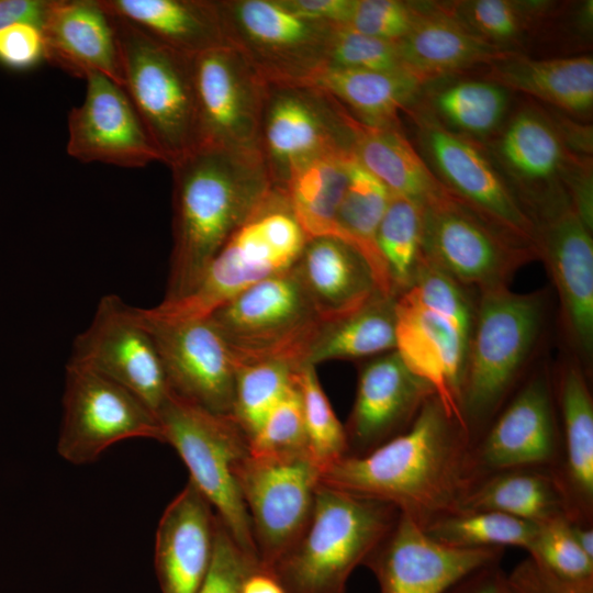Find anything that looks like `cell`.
Instances as JSON below:
<instances>
[{"label": "cell", "mask_w": 593, "mask_h": 593, "mask_svg": "<svg viewBox=\"0 0 593 593\" xmlns=\"http://www.w3.org/2000/svg\"><path fill=\"white\" fill-rule=\"evenodd\" d=\"M472 438L436 394L411 426L367 455L345 456L321 484L394 505L422 528L455 512L473 483Z\"/></svg>", "instance_id": "obj_1"}, {"label": "cell", "mask_w": 593, "mask_h": 593, "mask_svg": "<svg viewBox=\"0 0 593 593\" xmlns=\"http://www.w3.org/2000/svg\"><path fill=\"white\" fill-rule=\"evenodd\" d=\"M172 248L165 298L188 295L276 187L257 148L199 147L170 166Z\"/></svg>", "instance_id": "obj_2"}, {"label": "cell", "mask_w": 593, "mask_h": 593, "mask_svg": "<svg viewBox=\"0 0 593 593\" xmlns=\"http://www.w3.org/2000/svg\"><path fill=\"white\" fill-rule=\"evenodd\" d=\"M546 306L542 291L479 292L460 389V413L472 443L519 380L541 336Z\"/></svg>", "instance_id": "obj_3"}, {"label": "cell", "mask_w": 593, "mask_h": 593, "mask_svg": "<svg viewBox=\"0 0 593 593\" xmlns=\"http://www.w3.org/2000/svg\"><path fill=\"white\" fill-rule=\"evenodd\" d=\"M399 515L390 503L320 484L307 527L268 572L286 593H345Z\"/></svg>", "instance_id": "obj_4"}, {"label": "cell", "mask_w": 593, "mask_h": 593, "mask_svg": "<svg viewBox=\"0 0 593 593\" xmlns=\"http://www.w3.org/2000/svg\"><path fill=\"white\" fill-rule=\"evenodd\" d=\"M305 242L284 190L275 187L215 255L188 295L149 310L171 320L208 317L249 287L292 268Z\"/></svg>", "instance_id": "obj_5"}, {"label": "cell", "mask_w": 593, "mask_h": 593, "mask_svg": "<svg viewBox=\"0 0 593 593\" xmlns=\"http://www.w3.org/2000/svg\"><path fill=\"white\" fill-rule=\"evenodd\" d=\"M208 318L226 344L235 367L281 361L307 363L323 325L294 268L244 290Z\"/></svg>", "instance_id": "obj_6"}, {"label": "cell", "mask_w": 593, "mask_h": 593, "mask_svg": "<svg viewBox=\"0 0 593 593\" xmlns=\"http://www.w3.org/2000/svg\"><path fill=\"white\" fill-rule=\"evenodd\" d=\"M483 146L537 226L572 206V195L592 182L591 156L572 150L538 105L511 112Z\"/></svg>", "instance_id": "obj_7"}, {"label": "cell", "mask_w": 593, "mask_h": 593, "mask_svg": "<svg viewBox=\"0 0 593 593\" xmlns=\"http://www.w3.org/2000/svg\"><path fill=\"white\" fill-rule=\"evenodd\" d=\"M109 15V14H108ZM123 89L159 152L171 166L197 148L190 56L111 16Z\"/></svg>", "instance_id": "obj_8"}, {"label": "cell", "mask_w": 593, "mask_h": 593, "mask_svg": "<svg viewBox=\"0 0 593 593\" xmlns=\"http://www.w3.org/2000/svg\"><path fill=\"white\" fill-rule=\"evenodd\" d=\"M163 443L178 452L190 481L213 507L235 542L258 558L250 519L236 477L249 454V437L232 415L210 412L174 393L157 414Z\"/></svg>", "instance_id": "obj_9"}, {"label": "cell", "mask_w": 593, "mask_h": 593, "mask_svg": "<svg viewBox=\"0 0 593 593\" xmlns=\"http://www.w3.org/2000/svg\"><path fill=\"white\" fill-rule=\"evenodd\" d=\"M405 113L415 126V147L441 186L482 220L538 256L537 225L483 144L447 128L417 100Z\"/></svg>", "instance_id": "obj_10"}, {"label": "cell", "mask_w": 593, "mask_h": 593, "mask_svg": "<svg viewBox=\"0 0 593 593\" xmlns=\"http://www.w3.org/2000/svg\"><path fill=\"white\" fill-rule=\"evenodd\" d=\"M350 113L323 90L301 83L267 82L257 148L273 184L311 160L351 152Z\"/></svg>", "instance_id": "obj_11"}, {"label": "cell", "mask_w": 593, "mask_h": 593, "mask_svg": "<svg viewBox=\"0 0 593 593\" xmlns=\"http://www.w3.org/2000/svg\"><path fill=\"white\" fill-rule=\"evenodd\" d=\"M225 40L267 82L302 83L325 65L334 24L301 18L279 0L217 1Z\"/></svg>", "instance_id": "obj_12"}, {"label": "cell", "mask_w": 593, "mask_h": 593, "mask_svg": "<svg viewBox=\"0 0 593 593\" xmlns=\"http://www.w3.org/2000/svg\"><path fill=\"white\" fill-rule=\"evenodd\" d=\"M259 558L268 571L307 527L321 484L309 454L264 457L248 454L235 468Z\"/></svg>", "instance_id": "obj_13"}, {"label": "cell", "mask_w": 593, "mask_h": 593, "mask_svg": "<svg viewBox=\"0 0 593 593\" xmlns=\"http://www.w3.org/2000/svg\"><path fill=\"white\" fill-rule=\"evenodd\" d=\"M423 208L422 256L465 288L508 287L522 266L538 258L449 192Z\"/></svg>", "instance_id": "obj_14"}, {"label": "cell", "mask_w": 593, "mask_h": 593, "mask_svg": "<svg viewBox=\"0 0 593 593\" xmlns=\"http://www.w3.org/2000/svg\"><path fill=\"white\" fill-rule=\"evenodd\" d=\"M139 437L163 441L157 415L122 385L68 361L57 438L59 456L72 465H87L112 445Z\"/></svg>", "instance_id": "obj_15"}, {"label": "cell", "mask_w": 593, "mask_h": 593, "mask_svg": "<svg viewBox=\"0 0 593 593\" xmlns=\"http://www.w3.org/2000/svg\"><path fill=\"white\" fill-rule=\"evenodd\" d=\"M553 381L546 369L534 372L472 443L473 482L519 468L558 470L562 443Z\"/></svg>", "instance_id": "obj_16"}, {"label": "cell", "mask_w": 593, "mask_h": 593, "mask_svg": "<svg viewBox=\"0 0 593 593\" xmlns=\"http://www.w3.org/2000/svg\"><path fill=\"white\" fill-rule=\"evenodd\" d=\"M68 361L122 385L156 415L171 394L153 337L136 307L116 294L100 299L90 324L75 337Z\"/></svg>", "instance_id": "obj_17"}, {"label": "cell", "mask_w": 593, "mask_h": 593, "mask_svg": "<svg viewBox=\"0 0 593 593\" xmlns=\"http://www.w3.org/2000/svg\"><path fill=\"white\" fill-rule=\"evenodd\" d=\"M190 61L197 148H257L267 81L231 45L190 56Z\"/></svg>", "instance_id": "obj_18"}, {"label": "cell", "mask_w": 593, "mask_h": 593, "mask_svg": "<svg viewBox=\"0 0 593 593\" xmlns=\"http://www.w3.org/2000/svg\"><path fill=\"white\" fill-rule=\"evenodd\" d=\"M158 350L171 393L210 412L232 415L236 367L208 317L171 320L136 307Z\"/></svg>", "instance_id": "obj_19"}, {"label": "cell", "mask_w": 593, "mask_h": 593, "mask_svg": "<svg viewBox=\"0 0 593 593\" xmlns=\"http://www.w3.org/2000/svg\"><path fill=\"white\" fill-rule=\"evenodd\" d=\"M503 548H455L435 541L406 515L365 560L379 593H445L471 571L501 561Z\"/></svg>", "instance_id": "obj_20"}, {"label": "cell", "mask_w": 593, "mask_h": 593, "mask_svg": "<svg viewBox=\"0 0 593 593\" xmlns=\"http://www.w3.org/2000/svg\"><path fill=\"white\" fill-rule=\"evenodd\" d=\"M85 79V99L68 114V155L125 168L163 161L124 89L99 72Z\"/></svg>", "instance_id": "obj_21"}, {"label": "cell", "mask_w": 593, "mask_h": 593, "mask_svg": "<svg viewBox=\"0 0 593 593\" xmlns=\"http://www.w3.org/2000/svg\"><path fill=\"white\" fill-rule=\"evenodd\" d=\"M434 394L395 350L367 361L359 370L354 405L344 425L347 456L367 455L405 432Z\"/></svg>", "instance_id": "obj_22"}, {"label": "cell", "mask_w": 593, "mask_h": 593, "mask_svg": "<svg viewBox=\"0 0 593 593\" xmlns=\"http://www.w3.org/2000/svg\"><path fill=\"white\" fill-rule=\"evenodd\" d=\"M537 253L559 298L562 324L588 367L593 353L592 230L569 206L537 226Z\"/></svg>", "instance_id": "obj_23"}, {"label": "cell", "mask_w": 593, "mask_h": 593, "mask_svg": "<svg viewBox=\"0 0 593 593\" xmlns=\"http://www.w3.org/2000/svg\"><path fill=\"white\" fill-rule=\"evenodd\" d=\"M395 351L411 372L427 382L461 425L460 389L468 343L444 317L406 292L395 298ZM467 429V428H466Z\"/></svg>", "instance_id": "obj_24"}, {"label": "cell", "mask_w": 593, "mask_h": 593, "mask_svg": "<svg viewBox=\"0 0 593 593\" xmlns=\"http://www.w3.org/2000/svg\"><path fill=\"white\" fill-rule=\"evenodd\" d=\"M217 516L189 480L156 530L155 570L161 593H198L209 570Z\"/></svg>", "instance_id": "obj_25"}, {"label": "cell", "mask_w": 593, "mask_h": 593, "mask_svg": "<svg viewBox=\"0 0 593 593\" xmlns=\"http://www.w3.org/2000/svg\"><path fill=\"white\" fill-rule=\"evenodd\" d=\"M40 29L45 59L72 76L99 72L123 87L112 21L97 0H51Z\"/></svg>", "instance_id": "obj_26"}, {"label": "cell", "mask_w": 593, "mask_h": 593, "mask_svg": "<svg viewBox=\"0 0 593 593\" xmlns=\"http://www.w3.org/2000/svg\"><path fill=\"white\" fill-rule=\"evenodd\" d=\"M396 44L404 71L422 87L512 54L477 36L440 2H423L414 26Z\"/></svg>", "instance_id": "obj_27"}, {"label": "cell", "mask_w": 593, "mask_h": 593, "mask_svg": "<svg viewBox=\"0 0 593 593\" xmlns=\"http://www.w3.org/2000/svg\"><path fill=\"white\" fill-rule=\"evenodd\" d=\"M586 373L579 362L569 360L552 381L561 418L562 456L557 474L569 519L593 524V400Z\"/></svg>", "instance_id": "obj_28"}, {"label": "cell", "mask_w": 593, "mask_h": 593, "mask_svg": "<svg viewBox=\"0 0 593 593\" xmlns=\"http://www.w3.org/2000/svg\"><path fill=\"white\" fill-rule=\"evenodd\" d=\"M294 268L324 323L349 315L380 293L362 256L335 237L307 239Z\"/></svg>", "instance_id": "obj_29"}, {"label": "cell", "mask_w": 593, "mask_h": 593, "mask_svg": "<svg viewBox=\"0 0 593 593\" xmlns=\"http://www.w3.org/2000/svg\"><path fill=\"white\" fill-rule=\"evenodd\" d=\"M526 93L578 118L593 107V58L589 55L532 58L512 53L485 66L483 78Z\"/></svg>", "instance_id": "obj_30"}, {"label": "cell", "mask_w": 593, "mask_h": 593, "mask_svg": "<svg viewBox=\"0 0 593 593\" xmlns=\"http://www.w3.org/2000/svg\"><path fill=\"white\" fill-rule=\"evenodd\" d=\"M107 14L188 56L228 45L211 0H97Z\"/></svg>", "instance_id": "obj_31"}, {"label": "cell", "mask_w": 593, "mask_h": 593, "mask_svg": "<svg viewBox=\"0 0 593 593\" xmlns=\"http://www.w3.org/2000/svg\"><path fill=\"white\" fill-rule=\"evenodd\" d=\"M349 124L354 157L392 194L424 206L448 192L402 127L367 125L351 114Z\"/></svg>", "instance_id": "obj_32"}, {"label": "cell", "mask_w": 593, "mask_h": 593, "mask_svg": "<svg viewBox=\"0 0 593 593\" xmlns=\"http://www.w3.org/2000/svg\"><path fill=\"white\" fill-rule=\"evenodd\" d=\"M301 85L318 88L356 120L371 126L402 127L400 113L419 97L422 86L406 72H380L324 65Z\"/></svg>", "instance_id": "obj_33"}, {"label": "cell", "mask_w": 593, "mask_h": 593, "mask_svg": "<svg viewBox=\"0 0 593 593\" xmlns=\"http://www.w3.org/2000/svg\"><path fill=\"white\" fill-rule=\"evenodd\" d=\"M458 510L493 511L536 524L569 518L557 471L547 468L510 469L485 475L472 483Z\"/></svg>", "instance_id": "obj_34"}, {"label": "cell", "mask_w": 593, "mask_h": 593, "mask_svg": "<svg viewBox=\"0 0 593 593\" xmlns=\"http://www.w3.org/2000/svg\"><path fill=\"white\" fill-rule=\"evenodd\" d=\"M351 152L329 153L293 172L283 190L306 240L338 238L337 214L347 188Z\"/></svg>", "instance_id": "obj_35"}, {"label": "cell", "mask_w": 593, "mask_h": 593, "mask_svg": "<svg viewBox=\"0 0 593 593\" xmlns=\"http://www.w3.org/2000/svg\"><path fill=\"white\" fill-rule=\"evenodd\" d=\"M440 3L483 41L518 54L529 37L549 31L563 14L562 4L552 1L462 0Z\"/></svg>", "instance_id": "obj_36"}, {"label": "cell", "mask_w": 593, "mask_h": 593, "mask_svg": "<svg viewBox=\"0 0 593 593\" xmlns=\"http://www.w3.org/2000/svg\"><path fill=\"white\" fill-rule=\"evenodd\" d=\"M391 192L354 159L337 214L338 239L357 250L368 264L380 293L396 298L378 247V230Z\"/></svg>", "instance_id": "obj_37"}, {"label": "cell", "mask_w": 593, "mask_h": 593, "mask_svg": "<svg viewBox=\"0 0 593 593\" xmlns=\"http://www.w3.org/2000/svg\"><path fill=\"white\" fill-rule=\"evenodd\" d=\"M510 92L485 79L458 80L428 92L422 104L447 128L483 144L508 118Z\"/></svg>", "instance_id": "obj_38"}, {"label": "cell", "mask_w": 593, "mask_h": 593, "mask_svg": "<svg viewBox=\"0 0 593 593\" xmlns=\"http://www.w3.org/2000/svg\"><path fill=\"white\" fill-rule=\"evenodd\" d=\"M395 298L377 293L365 305L325 323L312 346L307 363L333 359L376 357L395 349Z\"/></svg>", "instance_id": "obj_39"}, {"label": "cell", "mask_w": 593, "mask_h": 593, "mask_svg": "<svg viewBox=\"0 0 593 593\" xmlns=\"http://www.w3.org/2000/svg\"><path fill=\"white\" fill-rule=\"evenodd\" d=\"M435 541L455 548L517 547L527 550L538 524L493 511H455L423 528Z\"/></svg>", "instance_id": "obj_40"}, {"label": "cell", "mask_w": 593, "mask_h": 593, "mask_svg": "<svg viewBox=\"0 0 593 593\" xmlns=\"http://www.w3.org/2000/svg\"><path fill=\"white\" fill-rule=\"evenodd\" d=\"M423 213L419 203L391 193L378 230V247L395 296L410 288L421 257Z\"/></svg>", "instance_id": "obj_41"}, {"label": "cell", "mask_w": 593, "mask_h": 593, "mask_svg": "<svg viewBox=\"0 0 593 593\" xmlns=\"http://www.w3.org/2000/svg\"><path fill=\"white\" fill-rule=\"evenodd\" d=\"M295 371L281 361L236 367L232 417L249 438L294 385Z\"/></svg>", "instance_id": "obj_42"}, {"label": "cell", "mask_w": 593, "mask_h": 593, "mask_svg": "<svg viewBox=\"0 0 593 593\" xmlns=\"http://www.w3.org/2000/svg\"><path fill=\"white\" fill-rule=\"evenodd\" d=\"M294 382L301 396L307 451L322 472L347 456L345 428L321 387L315 366L296 370Z\"/></svg>", "instance_id": "obj_43"}, {"label": "cell", "mask_w": 593, "mask_h": 593, "mask_svg": "<svg viewBox=\"0 0 593 593\" xmlns=\"http://www.w3.org/2000/svg\"><path fill=\"white\" fill-rule=\"evenodd\" d=\"M466 289L421 254L412 283L404 292L423 307L447 320L469 343L475 306Z\"/></svg>", "instance_id": "obj_44"}, {"label": "cell", "mask_w": 593, "mask_h": 593, "mask_svg": "<svg viewBox=\"0 0 593 593\" xmlns=\"http://www.w3.org/2000/svg\"><path fill=\"white\" fill-rule=\"evenodd\" d=\"M249 454L264 457L309 454L301 396L295 382L249 438Z\"/></svg>", "instance_id": "obj_45"}, {"label": "cell", "mask_w": 593, "mask_h": 593, "mask_svg": "<svg viewBox=\"0 0 593 593\" xmlns=\"http://www.w3.org/2000/svg\"><path fill=\"white\" fill-rule=\"evenodd\" d=\"M526 551L559 577L575 581L593 580V559L577 544L566 516L538 524Z\"/></svg>", "instance_id": "obj_46"}, {"label": "cell", "mask_w": 593, "mask_h": 593, "mask_svg": "<svg viewBox=\"0 0 593 593\" xmlns=\"http://www.w3.org/2000/svg\"><path fill=\"white\" fill-rule=\"evenodd\" d=\"M325 65L380 72H405L396 42L372 37L345 25H335L327 44Z\"/></svg>", "instance_id": "obj_47"}, {"label": "cell", "mask_w": 593, "mask_h": 593, "mask_svg": "<svg viewBox=\"0 0 593 593\" xmlns=\"http://www.w3.org/2000/svg\"><path fill=\"white\" fill-rule=\"evenodd\" d=\"M423 2L401 0H354L345 26L384 41L398 42L412 30Z\"/></svg>", "instance_id": "obj_48"}, {"label": "cell", "mask_w": 593, "mask_h": 593, "mask_svg": "<svg viewBox=\"0 0 593 593\" xmlns=\"http://www.w3.org/2000/svg\"><path fill=\"white\" fill-rule=\"evenodd\" d=\"M259 569V560L235 542L217 517L211 563L198 593H242L245 580Z\"/></svg>", "instance_id": "obj_49"}, {"label": "cell", "mask_w": 593, "mask_h": 593, "mask_svg": "<svg viewBox=\"0 0 593 593\" xmlns=\"http://www.w3.org/2000/svg\"><path fill=\"white\" fill-rule=\"evenodd\" d=\"M507 593H593V580L559 577L528 556L506 572Z\"/></svg>", "instance_id": "obj_50"}, {"label": "cell", "mask_w": 593, "mask_h": 593, "mask_svg": "<svg viewBox=\"0 0 593 593\" xmlns=\"http://www.w3.org/2000/svg\"><path fill=\"white\" fill-rule=\"evenodd\" d=\"M44 58L41 29L30 22L19 21L0 30V64L15 70L35 66Z\"/></svg>", "instance_id": "obj_51"}, {"label": "cell", "mask_w": 593, "mask_h": 593, "mask_svg": "<svg viewBox=\"0 0 593 593\" xmlns=\"http://www.w3.org/2000/svg\"><path fill=\"white\" fill-rule=\"evenodd\" d=\"M292 13L313 21L345 25L354 0H279Z\"/></svg>", "instance_id": "obj_52"}, {"label": "cell", "mask_w": 593, "mask_h": 593, "mask_svg": "<svg viewBox=\"0 0 593 593\" xmlns=\"http://www.w3.org/2000/svg\"><path fill=\"white\" fill-rule=\"evenodd\" d=\"M445 593H507L501 561L482 566L455 582Z\"/></svg>", "instance_id": "obj_53"}, {"label": "cell", "mask_w": 593, "mask_h": 593, "mask_svg": "<svg viewBox=\"0 0 593 593\" xmlns=\"http://www.w3.org/2000/svg\"><path fill=\"white\" fill-rule=\"evenodd\" d=\"M51 0H0V30L25 21L41 27Z\"/></svg>", "instance_id": "obj_54"}, {"label": "cell", "mask_w": 593, "mask_h": 593, "mask_svg": "<svg viewBox=\"0 0 593 593\" xmlns=\"http://www.w3.org/2000/svg\"><path fill=\"white\" fill-rule=\"evenodd\" d=\"M242 593H286L277 578L268 571L257 570L245 580Z\"/></svg>", "instance_id": "obj_55"}, {"label": "cell", "mask_w": 593, "mask_h": 593, "mask_svg": "<svg viewBox=\"0 0 593 593\" xmlns=\"http://www.w3.org/2000/svg\"><path fill=\"white\" fill-rule=\"evenodd\" d=\"M570 528L577 544L593 559V524L570 521Z\"/></svg>", "instance_id": "obj_56"}]
</instances>
